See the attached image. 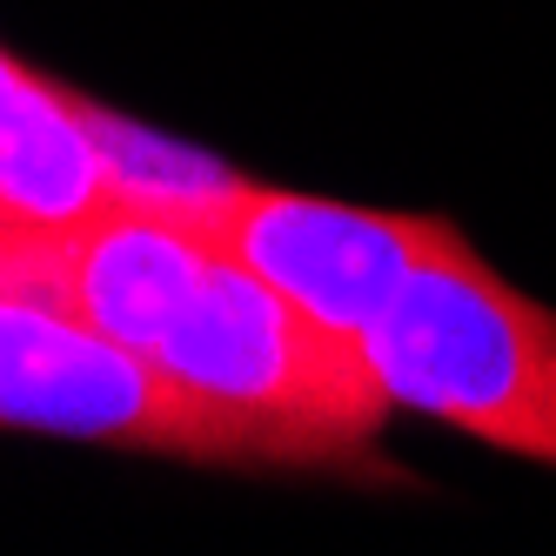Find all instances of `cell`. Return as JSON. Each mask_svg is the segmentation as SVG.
I'll return each instance as SVG.
<instances>
[{
  "mask_svg": "<svg viewBox=\"0 0 556 556\" xmlns=\"http://www.w3.org/2000/svg\"><path fill=\"white\" fill-rule=\"evenodd\" d=\"M463 242V228L443 215H389V208H349L323 194H289L242 181L235 202L215 222V249L262 275L268 289H282L295 308L336 336H355L395 302L409 275Z\"/></svg>",
  "mask_w": 556,
  "mask_h": 556,
  "instance_id": "4",
  "label": "cell"
},
{
  "mask_svg": "<svg viewBox=\"0 0 556 556\" xmlns=\"http://www.w3.org/2000/svg\"><path fill=\"white\" fill-rule=\"evenodd\" d=\"M363 355L395 409L556 469V308L496 275L469 235L395 289Z\"/></svg>",
  "mask_w": 556,
  "mask_h": 556,
  "instance_id": "2",
  "label": "cell"
},
{
  "mask_svg": "<svg viewBox=\"0 0 556 556\" xmlns=\"http://www.w3.org/2000/svg\"><path fill=\"white\" fill-rule=\"evenodd\" d=\"M114 202L108 154L81 94L41 81L0 48V208L21 228L74 235Z\"/></svg>",
  "mask_w": 556,
  "mask_h": 556,
  "instance_id": "6",
  "label": "cell"
},
{
  "mask_svg": "<svg viewBox=\"0 0 556 556\" xmlns=\"http://www.w3.org/2000/svg\"><path fill=\"white\" fill-rule=\"evenodd\" d=\"M8 222H14V215H8V208H0V228H8Z\"/></svg>",
  "mask_w": 556,
  "mask_h": 556,
  "instance_id": "8",
  "label": "cell"
},
{
  "mask_svg": "<svg viewBox=\"0 0 556 556\" xmlns=\"http://www.w3.org/2000/svg\"><path fill=\"white\" fill-rule=\"evenodd\" d=\"M154 363L222 422L235 463L403 483V469L376 456L395 403L369 369L363 342L315 323L308 308H295L242 262H208L202 289L154 342Z\"/></svg>",
  "mask_w": 556,
  "mask_h": 556,
  "instance_id": "1",
  "label": "cell"
},
{
  "mask_svg": "<svg viewBox=\"0 0 556 556\" xmlns=\"http://www.w3.org/2000/svg\"><path fill=\"white\" fill-rule=\"evenodd\" d=\"M222 249L154 208L108 202L67 235V308L101 336L154 355Z\"/></svg>",
  "mask_w": 556,
  "mask_h": 556,
  "instance_id": "5",
  "label": "cell"
},
{
  "mask_svg": "<svg viewBox=\"0 0 556 556\" xmlns=\"http://www.w3.org/2000/svg\"><path fill=\"white\" fill-rule=\"evenodd\" d=\"M0 429L67 435L181 463H235V443L154 355L61 302L0 295Z\"/></svg>",
  "mask_w": 556,
  "mask_h": 556,
  "instance_id": "3",
  "label": "cell"
},
{
  "mask_svg": "<svg viewBox=\"0 0 556 556\" xmlns=\"http://www.w3.org/2000/svg\"><path fill=\"white\" fill-rule=\"evenodd\" d=\"M88 108V128L108 154V181H114V202H135V208H154L168 215L194 235H208L215 242V222L222 208L235 202V188H242V175L222 168L215 154H194V148H175L168 135H154L141 122H128V114L114 108Z\"/></svg>",
  "mask_w": 556,
  "mask_h": 556,
  "instance_id": "7",
  "label": "cell"
}]
</instances>
